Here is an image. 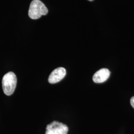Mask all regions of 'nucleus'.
<instances>
[{
	"label": "nucleus",
	"mask_w": 134,
	"mask_h": 134,
	"mask_svg": "<svg viewBox=\"0 0 134 134\" xmlns=\"http://www.w3.org/2000/svg\"><path fill=\"white\" fill-rule=\"evenodd\" d=\"M68 130L67 125L54 121L47 126L45 134H67Z\"/></svg>",
	"instance_id": "3"
},
{
	"label": "nucleus",
	"mask_w": 134,
	"mask_h": 134,
	"mask_svg": "<svg viewBox=\"0 0 134 134\" xmlns=\"http://www.w3.org/2000/svg\"><path fill=\"white\" fill-rule=\"evenodd\" d=\"M66 75V70L63 67H59L55 69L49 75L48 81L51 84L56 83L61 81L65 77Z\"/></svg>",
	"instance_id": "4"
},
{
	"label": "nucleus",
	"mask_w": 134,
	"mask_h": 134,
	"mask_svg": "<svg viewBox=\"0 0 134 134\" xmlns=\"http://www.w3.org/2000/svg\"><path fill=\"white\" fill-rule=\"evenodd\" d=\"M109 70L103 68L96 72L93 76V81L96 83H102L105 81L110 76Z\"/></svg>",
	"instance_id": "5"
},
{
	"label": "nucleus",
	"mask_w": 134,
	"mask_h": 134,
	"mask_svg": "<svg viewBox=\"0 0 134 134\" xmlns=\"http://www.w3.org/2000/svg\"><path fill=\"white\" fill-rule=\"evenodd\" d=\"M48 12L47 8L41 1L33 0L29 6V16L31 19H38L42 15H46Z\"/></svg>",
	"instance_id": "1"
},
{
	"label": "nucleus",
	"mask_w": 134,
	"mask_h": 134,
	"mask_svg": "<svg viewBox=\"0 0 134 134\" xmlns=\"http://www.w3.org/2000/svg\"><path fill=\"white\" fill-rule=\"evenodd\" d=\"M16 84L17 78L13 72H8L5 75L2 79V87L5 94L12 95L15 91Z\"/></svg>",
	"instance_id": "2"
},
{
	"label": "nucleus",
	"mask_w": 134,
	"mask_h": 134,
	"mask_svg": "<svg viewBox=\"0 0 134 134\" xmlns=\"http://www.w3.org/2000/svg\"><path fill=\"white\" fill-rule=\"evenodd\" d=\"M130 102H131V105L132 106V107L134 108V96L132 97L131 98V100H130Z\"/></svg>",
	"instance_id": "6"
},
{
	"label": "nucleus",
	"mask_w": 134,
	"mask_h": 134,
	"mask_svg": "<svg viewBox=\"0 0 134 134\" xmlns=\"http://www.w3.org/2000/svg\"><path fill=\"white\" fill-rule=\"evenodd\" d=\"M88 1H93V0H88Z\"/></svg>",
	"instance_id": "7"
}]
</instances>
